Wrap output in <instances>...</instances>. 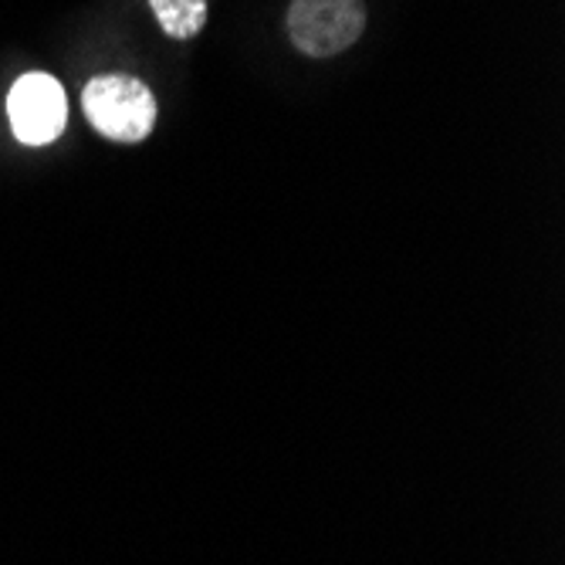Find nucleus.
Wrapping results in <instances>:
<instances>
[{"label": "nucleus", "mask_w": 565, "mask_h": 565, "mask_svg": "<svg viewBox=\"0 0 565 565\" xmlns=\"http://www.w3.org/2000/svg\"><path fill=\"white\" fill-rule=\"evenodd\" d=\"M8 116L11 129L24 146H44L58 139L68 119V102L58 78L44 72L21 75L8 95Z\"/></svg>", "instance_id": "7ed1b4c3"}, {"label": "nucleus", "mask_w": 565, "mask_h": 565, "mask_svg": "<svg viewBox=\"0 0 565 565\" xmlns=\"http://www.w3.org/2000/svg\"><path fill=\"white\" fill-rule=\"evenodd\" d=\"M149 8L173 41H193L207 28V0H149Z\"/></svg>", "instance_id": "20e7f679"}, {"label": "nucleus", "mask_w": 565, "mask_h": 565, "mask_svg": "<svg viewBox=\"0 0 565 565\" xmlns=\"http://www.w3.org/2000/svg\"><path fill=\"white\" fill-rule=\"evenodd\" d=\"M82 106L95 132L113 142L132 146L157 129V95L136 75H95L82 92Z\"/></svg>", "instance_id": "f257e3e1"}, {"label": "nucleus", "mask_w": 565, "mask_h": 565, "mask_svg": "<svg viewBox=\"0 0 565 565\" xmlns=\"http://www.w3.org/2000/svg\"><path fill=\"white\" fill-rule=\"evenodd\" d=\"M366 31L363 0H291L288 38L308 58H335Z\"/></svg>", "instance_id": "f03ea898"}]
</instances>
